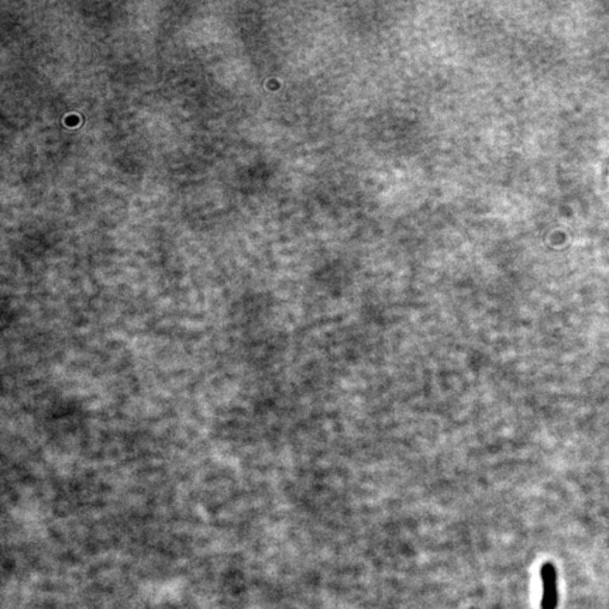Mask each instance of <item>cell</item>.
I'll return each mask as SVG.
<instances>
[{
    "label": "cell",
    "mask_w": 609,
    "mask_h": 609,
    "mask_svg": "<svg viewBox=\"0 0 609 609\" xmlns=\"http://www.w3.org/2000/svg\"><path fill=\"white\" fill-rule=\"evenodd\" d=\"M542 578L544 584V606L551 608L556 603L557 589H556V570L550 563L543 566Z\"/></svg>",
    "instance_id": "cell-1"
}]
</instances>
